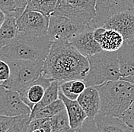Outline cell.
<instances>
[{
	"mask_svg": "<svg viewBox=\"0 0 134 132\" xmlns=\"http://www.w3.org/2000/svg\"><path fill=\"white\" fill-rule=\"evenodd\" d=\"M100 97V114L121 117L134 101V83L123 79L95 86Z\"/></svg>",
	"mask_w": 134,
	"mask_h": 132,
	"instance_id": "cell-3",
	"label": "cell"
},
{
	"mask_svg": "<svg viewBox=\"0 0 134 132\" xmlns=\"http://www.w3.org/2000/svg\"><path fill=\"white\" fill-rule=\"evenodd\" d=\"M90 27L89 25L76 23L65 16L51 15L47 34L52 42L69 41Z\"/></svg>",
	"mask_w": 134,
	"mask_h": 132,
	"instance_id": "cell-7",
	"label": "cell"
},
{
	"mask_svg": "<svg viewBox=\"0 0 134 132\" xmlns=\"http://www.w3.org/2000/svg\"><path fill=\"white\" fill-rule=\"evenodd\" d=\"M87 87L84 80H72L69 81L61 83L59 84V89L63 93L70 99H78L79 96Z\"/></svg>",
	"mask_w": 134,
	"mask_h": 132,
	"instance_id": "cell-20",
	"label": "cell"
},
{
	"mask_svg": "<svg viewBox=\"0 0 134 132\" xmlns=\"http://www.w3.org/2000/svg\"><path fill=\"white\" fill-rule=\"evenodd\" d=\"M16 8V0H0V9L5 14L15 11Z\"/></svg>",
	"mask_w": 134,
	"mask_h": 132,
	"instance_id": "cell-29",
	"label": "cell"
},
{
	"mask_svg": "<svg viewBox=\"0 0 134 132\" xmlns=\"http://www.w3.org/2000/svg\"><path fill=\"white\" fill-rule=\"evenodd\" d=\"M117 52L122 77L134 74V40H125Z\"/></svg>",
	"mask_w": 134,
	"mask_h": 132,
	"instance_id": "cell-16",
	"label": "cell"
},
{
	"mask_svg": "<svg viewBox=\"0 0 134 132\" xmlns=\"http://www.w3.org/2000/svg\"><path fill=\"white\" fill-rule=\"evenodd\" d=\"M133 132H134V128H133Z\"/></svg>",
	"mask_w": 134,
	"mask_h": 132,
	"instance_id": "cell-37",
	"label": "cell"
},
{
	"mask_svg": "<svg viewBox=\"0 0 134 132\" xmlns=\"http://www.w3.org/2000/svg\"><path fill=\"white\" fill-rule=\"evenodd\" d=\"M25 8H17L15 11L5 14V19L0 26V46L1 48L11 43L18 33V19L25 12Z\"/></svg>",
	"mask_w": 134,
	"mask_h": 132,
	"instance_id": "cell-14",
	"label": "cell"
},
{
	"mask_svg": "<svg viewBox=\"0 0 134 132\" xmlns=\"http://www.w3.org/2000/svg\"><path fill=\"white\" fill-rule=\"evenodd\" d=\"M59 0H29L25 11H37L50 16L56 10Z\"/></svg>",
	"mask_w": 134,
	"mask_h": 132,
	"instance_id": "cell-22",
	"label": "cell"
},
{
	"mask_svg": "<svg viewBox=\"0 0 134 132\" xmlns=\"http://www.w3.org/2000/svg\"><path fill=\"white\" fill-rule=\"evenodd\" d=\"M122 118L133 128H134V101L130 106L126 109L122 116Z\"/></svg>",
	"mask_w": 134,
	"mask_h": 132,
	"instance_id": "cell-30",
	"label": "cell"
},
{
	"mask_svg": "<svg viewBox=\"0 0 134 132\" xmlns=\"http://www.w3.org/2000/svg\"><path fill=\"white\" fill-rule=\"evenodd\" d=\"M65 109H66V106H65L63 101L59 98L57 100H56L53 103L40 109L37 112H35L34 114H31L30 121L31 122L34 119L50 118Z\"/></svg>",
	"mask_w": 134,
	"mask_h": 132,
	"instance_id": "cell-21",
	"label": "cell"
},
{
	"mask_svg": "<svg viewBox=\"0 0 134 132\" xmlns=\"http://www.w3.org/2000/svg\"><path fill=\"white\" fill-rule=\"evenodd\" d=\"M5 62L10 66L11 75L9 79L1 83V86L16 91L37 79L43 72L44 65V61L14 59Z\"/></svg>",
	"mask_w": 134,
	"mask_h": 132,
	"instance_id": "cell-5",
	"label": "cell"
},
{
	"mask_svg": "<svg viewBox=\"0 0 134 132\" xmlns=\"http://www.w3.org/2000/svg\"><path fill=\"white\" fill-rule=\"evenodd\" d=\"M104 27L118 31L125 40H134V8L120 11L110 17Z\"/></svg>",
	"mask_w": 134,
	"mask_h": 132,
	"instance_id": "cell-12",
	"label": "cell"
},
{
	"mask_svg": "<svg viewBox=\"0 0 134 132\" xmlns=\"http://www.w3.org/2000/svg\"><path fill=\"white\" fill-rule=\"evenodd\" d=\"M29 0H16L17 8H25Z\"/></svg>",
	"mask_w": 134,
	"mask_h": 132,
	"instance_id": "cell-32",
	"label": "cell"
},
{
	"mask_svg": "<svg viewBox=\"0 0 134 132\" xmlns=\"http://www.w3.org/2000/svg\"><path fill=\"white\" fill-rule=\"evenodd\" d=\"M89 71L88 58L69 41L53 42L44 60L43 74L59 83L72 80H84Z\"/></svg>",
	"mask_w": 134,
	"mask_h": 132,
	"instance_id": "cell-1",
	"label": "cell"
},
{
	"mask_svg": "<svg viewBox=\"0 0 134 132\" xmlns=\"http://www.w3.org/2000/svg\"><path fill=\"white\" fill-rule=\"evenodd\" d=\"M75 132H101V131L96 122L95 118L87 117L83 123L75 129Z\"/></svg>",
	"mask_w": 134,
	"mask_h": 132,
	"instance_id": "cell-26",
	"label": "cell"
},
{
	"mask_svg": "<svg viewBox=\"0 0 134 132\" xmlns=\"http://www.w3.org/2000/svg\"><path fill=\"white\" fill-rule=\"evenodd\" d=\"M77 100L88 118H94L100 112V97L97 87H87L79 96Z\"/></svg>",
	"mask_w": 134,
	"mask_h": 132,
	"instance_id": "cell-15",
	"label": "cell"
},
{
	"mask_svg": "<svg viewBox=\"0 0 134 132\" xmlns=\"http://www.w3.org/2000/svg\"><path fill=\"white\" fill-rule=\"evenodd\" d=\"M94 118L101 132H133V128L121 117L98 113Z\"/></svg>",
	"mask_w": 134,
	"mask_h": 132,
	"instance_id": "cell-17",
	"label": "cell"
},
{
	"mask_svg": "<svg viewBox=\"0 0 134 132\" xmlns=\"http://www.w3.org/2000/svg\"><path fill=\"white\" fill-rule=\"evenodd\" d=\"M17 23L19 32L47 34L50 16L37 11H25Z\"/></svg>",
	"mask_w": 134,
	"mask_h": 132,
	"instance_id": "cell-10",
	"label": "cell"
},
{
	"mask_svg": "<svg viewBox=\"0 0 134 132\" xmlns=\"http://www.w3.org/2000/svg\"><path fill=\"white\" fill-rule=\"evenodd\" d=\"M132 8L127 0H96V15L90 22V27L95 29L103 27L107 20L117 13Z\"/></svg>",
	"mask_w": 134,
	"mask_h": 132,
	"instance_id": "cell-9",
	"label": "cell"
},
{
	"mask_svg": "<svg viewBox=\"0 0 134 132\" xmlns=\"http://www.w3.org/2000/svg\"><path fill=\"white\" fill-rule=\"evenodd\" d=\"M39 129H40L42 132L53 131L52 124H51V122H50V118H47V119L43 122V124L40 126Z\"/></svg>",
	"mask_w": 134,
	"mask_h": 132,
	"instance_id": "cell-31",
	"label": "cell"
},
{
	"mask_svg": "<svg viewBox=\"0 0 134 132\" xmlns=\"http://www.w3.org/2000/svg\"><path fill=\"white\" fill-rule=\"evenodd\" d=\"M31 132H42V131H41V130H40V129H39V128H38V129L34 130L33 131H31Z\"/></svg>",
	"mask_w": 134,
	"mask_h": 132,
	"instance_id": "cell-36",
	"label": "cell"
},
{
	"mask_svg": "<svg viewBox=\"0 0 134 132\" xmlns=\"http://www.w3.org/2000/svg\"><path fill=\"white\" fill-rule=\"evenodd\" d=\"M121 79L125 80V81H130V82L134 83V74L130 75V76H128V77H122Z\"/></svg>",
	"mask_w": 134,
	"mask_h": 132,
	"instance_id": "cell-34",
	"label": "cell"
},
{
	"mask_svg": "<svg viewBox=\"0 0 134 132\" xmlns=\"http://www.w3.org/2000/svg\"><path fill=\"white\" fill-rule=\"evenodd\" d=\"M96 0H59L52 15H62L74 22L89 25L96 15Z\"/></svg>",
	"mask_w": 134,
	"mask_h": 132,
	"instance_id": "cell-6",
	"label": "cell"
},
{
	"mask_svg": "<svg viewBox=\"0 0 134 132\" xmlns=\"http://www.w3.org/2000/svg\"><path fill=\"white\" fill-rule=\"evenodd\" d=\"M50 122L53 131H57L71 127L69 115L66 109L55 115L53 117L50 118Z\"/></svg>",
	"mask_w": 134,
	"mask_h": 132,
	"instance_id": "cell-24",
	"label": "cell"
},
{
	"mask_svg": "<svg viewBox=\"0 0 134 132\" xmlns=\"http://www.w3.org/2000/svg\"><path fill=\"white\" fill-rule=\"evenodd\" d=\"M53 81L41 73L37 79L27 83L18 91L21 99L31 108V111L34 106L41 100L45 92Z\"/></svg>",
	"mask_w": 134,
	"mask_h": 132,
	"instance_id": "cell-11",
	"label": "cell"
},
{
	"mask_svg": "<svg viewBox=\"0 0 134 132\" xmlns=\"http://www.w3.org/2000/svg\"><path fill=\"white\" fill-rule=\"evenodd\" d=\"M31 115H21L16 116L15 121L10 128L5 132H29Z\"/></svg>",
	"mask_w": 134,
	"mask_h": 132,
	"instance_id": "cell-25",
	"label": "cell"
},
{
	"mask_svg": "<svg viewBox=\"0 0 134 132\" xmlns=\"http://www.w3.org/2000/svg\"><path fill=\"white\" fill-rule=\"evenodd\" d=\"M75 129L70 128H63V129H59V130H57V131H53L52 132H75Z\"/></svg>",
	"mask_w": 134,
	"mask_h": 132,
	"instance_id": "cell-33",
	"label": "cell"
},
{
	"mask_svg": "<svg viewBox=\"0 0 134 132\" xmlns=\"http://www.w3.org/2000/svg\"><path fill=\"white\" fill-rule=\"evenodd\" d=\"M130 6L132 8H134V0H127Z\"/></svg>",
	"mask_w": 134,
	"mask_h": 132,
	"instance_id": "cell-35",
	"label": "cell"
},
{
	"mask_svg": "<svg viewBox=\"0 0 134 132\" xmlns=\"http://www.w3.org/2000/svg\"><path fill=\"white\" fill-rule=\"evenodd\" d=\"M59 82L58 81L54 80L51 83L50 86L47 88V91L45 92L42 99L37 103L31 111V114H34L41 109L43 107L50 105L55 102L56 100L59 99Z\"/></svg>",
	"mask_w": 134,
	"mask_h": 132,
	"instance_id": "cell-23",
	"label": "cell"
},
{
	"mask_svg": "<svg viewBox=\"0 0 134 132\" xmlns=\"http://www.w3.org/2000/svg\"><path fill=\"white\" fill-rule=\"evenodd\" d=\"M53 42L48 34L18 32L17 37L0 50V58L8 61L24 59L44 61L50 52Z\"/></svg>",
	"mask_w": 134,
	"mask_h": 132,
	"instance_id": "cell-2",
	"label": "cell"
},
{
	"mask_svg": "<svg viewBox=\"0 0 134 132\" xmlns=\"http://www.w3.org/2000/svg\"><path fill=\"white\" fill-rule=\"evenodd\" d=\"M59 98L61 99L66 106L67 113L69 115L70 126L73 129H77L83 123L85 118L88 117L82 107L77 99H70L66 97L63 92L59 89Z\"/></svg>",
	"mask_w": 134,
	"mask_h": 132,
	"instance_id": "cell-18",
	"label": "cell"
},
{
	"mask_svg": "<svg viewBox=\"0 0 134 132\" xmlns=\"http://www.w3.org/2000/svg\"><path fill=\"white\" fill-rule=\"evenodd\" d=\"M16 116H0V132H5L15 122Z\"/></svg>",
	"mask_w": 134,
	"mask_h": 132,
	"instance_id": "cell-28",
	"label": "cell"
},
{
	"mask_svg": "<svg viewBox=\"0 0 134 132\" xmlns=\"http://www.w3.org/2000/svg\"><path fill=\"white\" fill-rule=\"evenodd\" d=\"M31 109L23 99L18 91L0 87V115L5 116L31 115Z\"/></svg>",
	"mask_w": 134,
	"mask_h": 132,
	"instance_id": "cell-8",
	"label": "cell"
},
{
	"mask_svg": "<svg viewBox=\"0 0 134 132\" xmlns=\"http://www.w3.org/2000/svg\"><path fill=\"white\" fill-rule=\"evenodd\" d=\"M124 37L121 33L115 30L106 28L99 43L104 51L117 52L124 45Z\"/></svg>",
	"mask_w": 134,
	"mask_h": 132,
	"instance_id": "cell-19",
	"label": "cell"
},
{
	"mask_svg": "<svg viewBox=\"0 0 134 132\" xmlns=\"http://www.w3.org/2000/svg\"><path fill=\"white\" fill-rule=\"evenodd\" d=\"M69 43L85 57L88 58L102 51L100 43L94 37V29L92 27L75 35Z\"/></svg>",
	"mask_w": 134,
	"mask_h": 132,
	"instance_id": "cell-13",
	"label": "cell"
},
{
	"mask_svg": "<svg viewBox=\"0 0 134 132\" xmlns=\"http://www.w3.org/2000/svg\"><path fill=\"white\" fill-rule=\"evenodd\" d=\"M89 71L84 79L87 87L121 79L117 52H101L88 57Z\"/></svg>",
	"mask_w": 134,
	"mask_h": 132,
	"instance_id": "cell-4",
	"label": "cell"
},
{
	"mask_svg": "<svg viewBox=\"0 0 134 132\" xmlns=\"http://www.w3.org/2000/svg\"><path fill=\"white\" fill-rule=\"evenodd\" d=\"M11 75V68L7 62L0 60V81L4 82L9 79Z\"/></svg>",
	"mask_w": 134,
	"mask_h": 132,
	"instance_id": "cell-27",
	"label": "cell"
}]
</instances>
